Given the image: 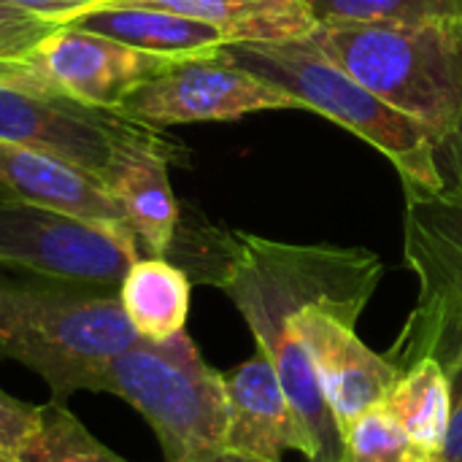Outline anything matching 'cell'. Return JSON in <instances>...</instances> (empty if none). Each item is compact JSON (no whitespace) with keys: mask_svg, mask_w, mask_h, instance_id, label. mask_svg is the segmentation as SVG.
Listing matches in <instances>:
<instances>
[{"mask_svg":"<svg viewBox=\"0 0 462 462\" xmlns=\"http://www.w3.org/2000/svg\"><path fill=\"white\" fill-rule=\"evenodd\" d=\"M138 338L111 290L0 276V357L38 374L51 403L68 406L97 365Z\"/></svg>","mask_w":462,"mask_h":462,"instance_id":"cell-1","label":"cell"},{"mask_svg":"<svg viewBox=\"0 0 462 462\" xmlns=\"http://www.w3.org/2000/svg\"><path fill=\"white\" fill-rule=\"evenodd\" d=\"M222 51L295 97L303 111L336 122L382 152L401 173L406 192H439L447 184L436 154L439 138L425 125L376 97L309 38L246 41L230 43Z\"/></svg>","mask_w":462,"mask_h":462,"instance_id":"cell-2","label":"cell"},{"mask_svg":"<svg viewBox=\"0 0 462 462\" xmlns=\"http://www.w3.org/2000/svg\"><path fill=\"white\" fill-rule=\"evenodd\" d=\"M309 41L439 143L462 135V22L317 24Z\"/></svg>","mask_w":462,"mask_h":462,"instance_id":"cell-3","label":"cell"},{"mask_svg":"<svg viewBox=\"0 0 462 462\" xmlns=\"http://www.w3.org/2000/svg\"><path fill=\"white\" fill-rule=\"evenodd\" d=\"M87 393L130 403L154 430L165 462H200L225 449V382L187 333L168 341L138 338L92 371Z\"/></svg>","mask_w":462,"mask_h":462,"instance_id":"cell-4","label":"cell"},{"mask_svg":"<svg viewBox=\"0 0 462 462\" xmlns=\"http://www.w3.org/2000/svg\"><path fill=\"white\" fill-rule=\"evenodd\" d=\"M403 257L420 292L387 360L398 371L425 357L447 365L462 352V173L439 192H406Z\"/></svg>","mask_w":462,"mask_h":462,"instance_id":"cell-5","label":"cell"},{"mask_svg":"<svg viewBox=\"0 0 462 462\" xmlns=\"http://www.w3.org/2000/svg\"><path fill=\"white\" fill-rule=\"evenodd\" d=\"M141 244L127 225L0 198V265L38 279L116 292Z\"/></svg>","mask_w":462,"mask_h":462,"instance_id":"cell-6","label":"cell"},{"mask_svg":"<svg viewBox=\"0 0 462 462\" xmlns=\"http://www.w3.org/2000/svg\"><path fill=\"white\" fill-rule=\"evenodd\" d=\"M282 108H300V103L219 51L211 57L181 60L146 79L116 111L160 130L189 122H227Z\"/></svg>","mask_w":462,"mask_h":462,"instance_id":"cell-7","label":"cell"},{"mask_svg":"<svg viewBox=\"0 0 462 462\" xmlns=\"http://www.w3.org/2000/svg\"><path fill=\"white\" fill-rule=\"evenodd\" d=\"M119 111L92 108L43 87L22 60L0 62V141L65 157L103 176Z\"/></svg>","mask_w":462,"mask_h":462,"instance_id":"cell-8","label":"cell"},{"mask_svg":"<svg viewBox=\"0 0 462 462\" xmlns=\"http://www.w3.org/2000/svg\"><path fill=\"white\" fill-rule=\"evenodd\" d=\"M22 62L43 87L76 103L116 111L138 84L181 60L133 49L76 24H62Z\"/></svg>","mask_w":462,"mask_h":462,"instance_id":"cell-9","label":"cell"},{"mask_svg":"<svg viewBox=\"0 0 462 462\" xmlns=\"http://www.w3.org/2000/svg\"><path fill=\"white\" fill-rule=\"evenodd\" d=\"M171 160L173 146L157 127L125 116L111 135V157L103 179L149 257H168L181 225V211L168 176Z\"/></svg>","mask_w":462,"mask_h":462,"instance_id":"cell-10","label":"cell"},{"mask_svg":"<svg viewBox=\"0 0 462 462\" xmlns=\"http://www.w3.org/2000/svg\"><path fill=\"white\" fill-rule=\"evenodd\" d=\"M222 382L227 395L225 452L268 462H284L287 452H300L311 460L306 430L263 352L222 374Z\"/></svg>","mask_w":462,"mask_h":462,"instance_id":"cell-11","label":"cell"},{"mask_svg":"<svg viewBox=\"0 0 462 462\" xmlns=\"http://www.w3.org/2000/svg\"><path fill=\"white\" fill-rule=\"evenodd\" d=\"M0 198L35 203L95 222L127 225L106 179L65 157L0 141ZM130 227V225H127Z\"/></svg>","mask_w":462,"mask_h":462,"instance_id":"cell-12","label":"cell"},{"mask_svg":"<svg viewBox=\"0 0 462 462\" xmlns=\"http://www.w3.org/2000/svg\"><path fill=\"white\" fill-rule=\"evenodd\" d=\"M70 24L114 38L141 51L173 57V60H192V57H211L219 54L225 46L236 43L233 35L211 22L162 11V8H143V5H100Z\"/></svg>","mask_w":462,"mask_h":462,"instance_id":"cell-13","label":"cell"},{"mask_svg":"<svg viewBox=\"0 0 462 462\" xmlns=\"http://www.w3.org/2000/svg\"><path fill=\"white\" fill-rule=\"evenodd\" d=\"M111 5L162 8L184 16L211 22L246 41H295L309 38L317 27L303 0H108Z\"/></svg>","mask_w":462,"mask_h":462,"instance_id":"cell-14","label":"cell"},{"mask_svg":"<svg viewBox=\"0 0 462 462\" xmlns=\"http://www.w3.org/2000/svg\"><path fill=\"white\" fill-rule=\"evenodd\" d=\"M189 290V276L168 257H138L125 273L116 298L141 338L168 341L187 328Z\"/></svg>","mask_w":462,"mask_h":462,"instance_id":"cell-15","label":"cell"},{"mask_svg":"<svg viewBox=\"0 0 462 462\" xmlns=\"http://www.w3.org/2000/svg\"><path fill=\"white\" fill-rule=\"evenodd\" d=\"M406 430L441 462V449L449 430L452 390L441 363L425 357L401 371V379L382 403Z\"/></svg>","mask_w":462,"mask_h":462,"instance_id":"cell-16","label":"cell"},{"mask_svg":"<svg viewBox=\"0 0 462 462\" xmlns=\"http://www.w3.org/2000/svg\"><path fill=\"white\" fill-rule=\"evenodd\" d=\"M16 462H127L100 444L70 411L60 403L38 409L35 428L16 449Z\"/></svg>","mask_w":462,"mask_h":462,"instance_id":"cell-17","label":"cell"},{"mask_svg":"<svg viewBox=\"0 0 462 462\" xmlns=\"http://www.w3.org/2000/svg\"><path fill=\"white\" fill-rule=\"evenodd\" d=\"M317 24L462 22V0H303Z\"/></svg>","mask_w":462,"mask_h":462,"instance_id":"cell-18","label":"cell"},{"mask_svg":"<svg viewBox=\"0 0 462 462\" xmlns=\"http://www.w3.org/2000/svg\"><path fill=\"white\" fill-rule=\"evenodd\" d=\"M344 462H439L384 409L374 406L344 428Z\"/></svg>","mask_w":462,"mask_h":462,"instance_id":"cell-19","label":"cell"},{"mask_svg":"<svg viewBox=\"0 0 462 462\" xmlns=\"http://www.w3.org/2000/svg\"><path fill=\"white\" fill-rule=\"evenodd\" d=\"M62 24L32 14L11 0H0V62L24 60Z\"/></svg>","mask_w":462,"mask_h":462,"instance_id":"cell-20","label":"cell"},{"mask_svg":"<svg viewBox=\"0 0 462 462\" xmlns=\"http://www.w3.org/2000/svg\"><path fill=\"white\" fill-rule=\"evenodd\" d=\"M41 406H30L0 390V452L3 455H16V449L24 444L30 430L35 428Z\"/></svg>","mask_w":462,"mask_h":462,"instance_id":"cell-21","label":"cell"},{"mask_svg":"<svg viewBox=\"0 0 462 462\" xmlns=\"http://www.w3.org/2000/svg\"><path fill=\"white\" fill-rule=\"evenodd\" d=\"M444 371L449 376V390H452V414H449L447 441L441 449V462H462V352L444 365Z\"/></svg>","mask_w":462,"mask_h":462,"instance_id":"cell-22","label":"cell"},{"mask_svg":"<svg viewBox=\"0 0 462 462\" xmlns=\"http://www.w3.org/2000/svg\"><path fill=\"white\" fill-rule=\"evenodd\" d=\"M32 14H41L46 19H54L60 24H70L73 19H79L81 14L106 5L108 0H11Z\"/></svg>","mask_w":462,"mask_h":462,"instance_id":"cell-23","label":"cell"},{"mask_svg":"<svg viewBox=\"0 0 462 462\" xmlns=\"http://www.w3.org/2000/svg\"><path fill=\"white\" fill-rule=\"evenodd\" d=\"M200 462H268V460H257V457H246V455H236V452H217V455H211V457H206V460Z\"/></svg>","mask_w":462,"mask_h":462,"instance_id":"cell-24","label":"cell"},{"mask_svg":"<svg viewBox=\"0 0 462 462\" xmlns=\"http://www.w3.org/2000/svg\"><path fill=\"white\" fill-rule=\"evenodd\" d=\"M0 462H16V457H11V455H3V452H0Z\"/></svg>","mask_w":462,"mask_h":462,"instance_id":"cell-25","label":"cell"}]
</instances>
